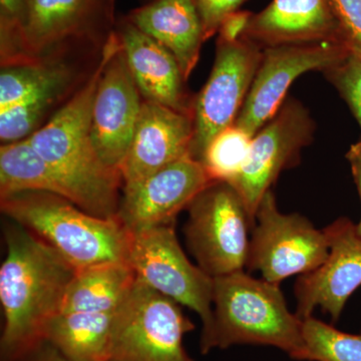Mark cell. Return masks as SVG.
Here are the masks:
<instances>
[{
    "instance_id": "obj_1",
    "label": "cell",
    "mask_w": 361,
    "mask_h": 361,
    "mask_svg": "<svg viewBox=\"0 0 361 361\" xmlns=\"http://www.w3.org/2000/svg\"><path fill=\"white\" fill-rule=\"evenodd\" d=\"M7 254L0 268V301L4 326L1 361H14L44 341L45 324L59 314L77 268L56 249L7 220Z\"/></svg>"
},
{
    "instance_id": "obj_2",
    "label": "cell",
    "mask_w": 361,
    "mask_h": 361,
    "mask_svg": "<svg viewBox=\"0 0 361 361\" xmlns=\"http://www.w3.org/2000/svg\"><path fill=\"white\" fill-rule=\"evenodd\" d=\"M115 37L116 32L89 80L49 122L27 137L54 169L68 199L90 215L106 219L118 217L123 176L99 159L90 137V122L97 84Z\"/></svg>"
},
{
    "instance_id": "obj_3",
    "label": "cell",
    "mask_w": 361,
    "mask_h": 361,
    "mask_svg": "<svg viewBox=\"0 0 361 361\" xmlns=\"http://www.w3.org/2000/svg\"><path fill=\"white\" fill-rule=\"evenodd\" d=\"M0 208L75 268L128 262L132 234L118 217H96L65 197L42 191L0 197Z\"/></svg>"
},
{
    "instance_id": "obj_4",
    "label": "cell",
    "mask_w": 361,
    "mask_h": 361,
    "mask_svg": "<svg viewBox=\"0 0 361 361\" xmlns=\"http://www.w3.org/2000/svg\"><path fill=\"white\" fill-rule=\"evenodd\" d=\"M212 348L256 344L307 361L303 320L292 313L279 284L238 271L213 278Z\"/></svg>"
},
{
    "instance_id": "obj_5",
    "label": "cell",
    "mask_w": 361,
    "mask_h": 361,
    "mask_svg": "<svg viewBox=\"0 0 361 361\" xmlns=\"http://www.w3.org/2000/svg\"><path fill=\"white\" fill-rule=\"evenodd\" d=\"M187 210L185 237L199 267L212 278L244 270L255 221L236 189L214 180Z\"/></svg>"
},
{
    "instance_id": "obj_6",
    "label": "cell",
    "mask_w": 361,
    "mask_h": 361,
    "mask_svg": "<svg viewBox=\"0 0 361 361\" xmlns=\"http://www.w3.org/2000/svg\"><path fill=\"white\" fill-rule=\"evenodd\" d=\"M130 234L128 258L130 267L149 287L200 316L201 353H210L213 349V278L188 259L178 241L175 225Z\"/></svg>"
},
{
    "instance_id": "obj_7",
    "label": "cell",
    "mask_w": 361,
    "mask_h": 361,
    "mask_svg": "<svg viewBox=\"0 0 361 361\" xmlns=\"http://www.w3.org/2000/svg\"><path fill=\"white\" fill-rule=\"evenodd\" d=\"M194 329L179 303L137 276L114 318L109 361H195L183 344Z\"/></svg>"
},
{
    "instance_id": "obj_8",
    "label": "cell",
    "mask_w": 361,
    "mask_h": 361,
    "mask_svg": "<svg viewBox=\"0 0 361 361\" xmlns=\"http://www.w3.org/2000/svg\"><path fill=\"white\" fill-rule=\"evenodd\" d=\"M116 0H30L20 27L23 63L70 51H102L115 33Z\"/></svg>"
},
{
    "instance_id": "obj_9",
    "label": "cell",
    "mask_w": 361,
    "mask_h": 361,
    "mask_svg": "<svg viewBox=\"0 0 361 361\" xmlns=\"http://www.w3.org/2000/svg\"><path fill=\"white\" fill-rule=\"evenodd\" d=\"M329 241L305 216L284 214L269 190L259 204L246 267L279 284L293 275L315 270L326 260Z\"/></svg>"
},
{
    "instance_id": "obj_10",
    "label": "cell",
    "mask_w": 361,
    "mask_h": 361,
    "mask_svg": "<svg viewBox=\"0 0 361 361\" xmlns=\"http://www.w3.org/2000/svg\"><path fill=\"white\" fill-rule=\"evenodd\" d=\"M263 49L242 37L217 40L216 58L206 85L194 99V137L190 156L200 161L214 137L236 122L257 73Z\"/></svg>"
},
{
    "instance_id": "obj_11",
    "label": "cell",
    "mask_w": 361,
    "mask_h": 361,
    "mask_svg": "<svg viewBox=\"0 0 361 361\" xmlns=\"http://www.w3.org/2000/svg\"><path fill=\"white\" fill-rule=\"evenodd\" d=\"M314 130L310 111L291 99L254 135L245 165L228 182L238 192L254 221L263 196L284 170L300 161L301 151L312 142Z\"/></svg>"
},
{
    "instance_id": "obj_12",
    "label": "cell",
    "mask_w": 361,
    "mask_h": 361,
    "mask_svg": "<svg viewBox=\"0 0 361 361\" xmlns=\"http://www.w3.org/2000/svg\"><path fill=\"white\" fill-rule=\"evenodd\" d=\"M338 42L277 45L263 49L262 59L234 125L254 137L276 115L292 82L311 71H324L350 54Z\"/></svg>"
},
{
    "instance_id": "obj_13",
    "label": "cell",
    "mask_w": 361,
    "mask_h": 361,
    "mask_svg": "<svg viewBox=\"0 0 361 361\" xmlns=\"http://www.w3.org/2000/svg\"><path fill=\"white\" fill-rule=\"evenodd\" d=\"M142 97L116 33L92 104L90 137L104 165L122 173L141 114Z\"/></svg>"
},
{
    "instance_id": "obj_14",
    "label": "cell",
    "mask_w": 361,
    "mask_h": 361,
    "mask_svg": "<svg viewBox=\"0 0 361 361\" xmlns=\"http://www.w3.org/2000/svg\"><path fill=\"white\" fill-rule=\"evenodd\" d=\"M323 231L329 241V256L319 267L297 279L295 313L304 320L320 307L336 322L348 299L361 286V236L357 225L346 217L338 218Z\"/></svg>"
},
{
    "instance_id": "obj_15",
    "label": "cell",
    "mask_w": 361,
    "mask_h": 361,
    "mask_svg": "<svg viewBox=\"0 0 361 361\" xmlns=\"http://www.w3.org/2000/svg\"><path fill=\"white\" fill-rule=\"evenodd\" d=\"M212 182L200 161L184 157L123 189L118 219L130 233L175 225L178 215Z\"/></svg>"
},
{
    "instance_id": "obj_16",
    "label": "cell",
    "mask_w": 361,
    "mask_h": 361,
    "mask_svg": "<svg viewBox=\"0 0 361 361\" xmlns=\"http://www.w3.org/2000/svg\"><path fill=\"white\" fill-rule=\"evenodd\" d=\"M193 137V115L142 99L139 122L122 168L123 190L189 156Z\"/></svg>"
},
{
    "instance_id": "obj_17",
    "label": "cell",
    "mask_w": 361,
    "mask_h": 361,
    "mask_svg": "<svg viewBox=\"0 0 361 361\" xmlns=\"http://www.w3.org/2000/svg\"><path fill=\"white\" fill-rule=\"evenodd\" d=\"M116 33L142 99L193 115L194 99L174 56L126 16L116 21Z\"/></svg>"
},
{
    "instance_id": "obj_18",
    "label": "cell",
    "mask_w": 361,
    "mask_h": 361,
    "mask_svg": "<svg viewBox=\"0 0 361 361\" xmlns=\"http://www.w3.org/2000/svg\"><path fill=\"white\" fill-rule=\"evenodd\" d=\"M262 49L277 45L343 42L327 0H273L253 14L243 35Z\"/></svg>"
},
{
    "instance_id": "obj_19",
    "label": "cell",
    "mask_w": 361,
    "mask_h": 361,
    "mask_svg": "<svg viewBox=\"0 0 361 361\" xmlns=\"http://www.w3.org/2000/svg\"><path fill=\"white\" fill-rule=\"evenodd\" d=\"M126 18L174 56L187 82L205 42L193 0H155L137 7Z\"/></svg>"
},
{
    "instance_id": "obj_20",
    "label": "cell",
    "mask_w": 361,
    "mask_h": 361,
    "mask_svg": "<svg viewBox=\"0 0 361 361\" xmlns=\"http://www.w3.org/2000/svg\"><path fill=\"white\" fill-rule=\"evenodd\" d=\"M137 274L128 262H104L77 268L61 312L114 314L128 298Z\"/></svg>"
},
{
    "instance_id": "obj_21",
    "label": "cell",
    "mask_w": 361,
    "mask_h": 361,
    "mask_svg": "<svg viewBox=\"0 0 361 361\" xmlns=\"http://www.w3.org/2000/svg\"><path fill=\"white\" fill-rule=\"evenodd\" d=\"M116 313H59L47 322L44 339L70 361H109Z\"/></svg>"
},
{
    "instance_id": "obj_22",
    "label": "cell",
    "mask_w": 361,
    "mask_h": 361,
    "mask_svg": "<svg viewBox=\"0 0 361 361\" xmlns=\"http://www.w3.org/2000/svg\"><path fill=\"white\" fill-rule=\"evenodd\" d=\"M25 191L47 192L68 199V192L54 169L35 151L28 139L2 144L0 197Z\"/></svg>"
},
{
    "instance_id": "obj_23",
    "label": "cell",
    "mask_w": 361,
    "mask_h": 361,
    "mask_svg": "<svg viewBox=\"0 0 361 361\" xmlns=\"http://www.w3.org/2000/svg\"><path fill=\"white\" fill-rule=\"evenodd\" d=\"M252 139L250 135L233 125L214 137L199 161L212 180L230 182L245 165Z\"/></svg>"
},
{
    "instance_id": "obj_24",
    "label": "cell",
    "mask_w": 361,
    "mask_h": 361,
    "mask_svg": "<svg viewBox=\"0 0 361 361\" xmlns=\"http://www.w3.org/2000/svg\"><path fill=\"white\" fill-rule=\"evenodd\" d=\"M307 361H361L360 334L341 331L313 316L303 320Z\"/></svg>"
},
{
    "instance_id": "obj_25",
    "label": "cell",
    "mask_w": 361,
    "mask_h": 361,
    "mask_svg": "<svg viewBox=\"0 0 361 361\" xmlns=\"http://www.w3.org/2000/svg\"><path fill=\"white\" fill-rule=\"evenodd\" d=\"M348 103L361 130V56L350 52L343 61L323 71Z\"/></svg>"
},
{
    "instance_id": "obj_26",
    "label": "cell",
    "mask_w": 361,
    "mask_h": 361,
    "mask_svg": "<svg viewBox=\"0 0 361 361\" xmlns=\"http://www.w3.org/2000/svg\"><path fill=\"white\" fill-rule=\"evenodd\" d=\"M343 44L361 56V0H327Z\"/></svg>"
},
{
    "instance_id": "obj_27",
    "label": "cell",
    "mask_w": 361,
    "mask_h": 361,
    "mask_svg": "<svg viewBox=\"0 0 361 361\" xmlns=\"http://www.w3.org/2000/svg\"><path fill=\"white\" fill-rule=\"evenodd\" d=\"M203 27L204 39L208 40L219 30L226 16L238 11L246 0H193Z\"/></svg>"
},
{
    "instance_id": "obj_28",
    "label": "cell",
    "mask_w": 361,
    "mask_h": 361,
    "mask_svg": "<svg viewBox=\"0 0 361 361\" xmlns=\"http://www.w3.org/2000/svg\"><path fill=\"white\" fill-rule=\"evenodd\" d=\"M253 14L248 11H237L226 16L218 30V40L225 42H238L245 33Z\"/></svg>"
},
{
    "instance_id": "obj_29",
    "label": "cell",
    "mask_w": 361,
    "mask_h": 361,
    "mask_svg": "<svg viewBox=\"0 0 361 361\" xmlns=\"http://www.w3.org/2000/svg\"><path fill=\"white\" fill-rule=\"evenodd\" d=\"M14 361H70L49 341H40Z\"/></svg>"
},
{
    "instance_id": "obj_30",
    "label": "cell",
    "mask_w": 361,
    "mask_h": 361,
    "mask_svg": "<svg viewBox=\"0 0 361 361\" xmlns=\"http://www.w3.org/2000/svg\"><path fill=\"white\" fill-rule=\"evenodd\" d=\"M346 159L350 165L351 173H353L361 200V141L351 145L348 154H346ZM356 225H357L358 233L361 236V217L360 222Z\"/></svg>"
},
{
    "instance_id": "obj_31",
    "label": "cell",
    "mask_w": 361,
    "mask_h": 361,
    "mask_svg": "<svg viewBox=\"0 0 361 361\" xmlns=\"http://www.w3.org/2000/svg\"><path fill=\"white\" fill-rule=\"evenodd\" d=\"M155 1V0H140V2H141L142 6H144V4H149V2Z\"/></svg>"
}]
</instances>
